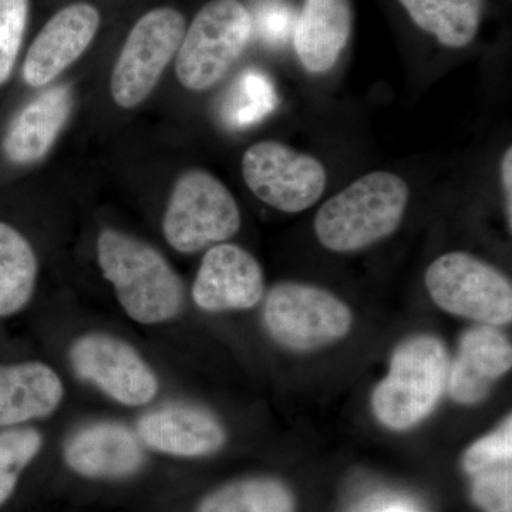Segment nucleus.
<instances>
[{
	"instance_id": "obj_9",
	"label": "nucleus",
	"mask_w": 512,
	"mask_h": 512,
	"mask_svg": "<svg viewBox=\"0 0 512 512\" xmlns=\"http://www.w3.org/2000/svg\"><path fill=\"white\" fill-rule=\"evenodd\" d=\"M242 177L258 200L286 214H298L322 198L325 165L275 140L252 144L242 157Z\"/></svg>"
},
{
	"instance_id": "obj_20",
	"label": "nucleus",
	"mask_w": 512,
	"mask_h": 512,
	"mask_svg": "<svg viewBox=\"0 0 512 512\" xmlns=\"http://www.w3.org/2000/svg\"><path fill=\"white\" fill-rule=\"evenodd\" d=\"M39 262L29 239L0 221V319L18 315L35 295Z\"/></svg>"
},
{
	"instance_id": "obj_22",
	"label": "nucleus",
	"mask_w": 512,
	"mask_h": 512,
	"mask_svg": "<svg viewBox=\"0 0 512 512\" xmlns=\"http://www.w3.org/2000/svg\"><path fill=\"white\" fill-rule=\"evenodd\" d=\"M274 87L265 74L247 70L232 84L224 104V117L231 127L254 126L276 107Z\"/></svg>"
},
{
	"instance_id": "obj_5",
	"label": "nucleus",
	"mask_w": 512,
	"mask_h": 512,
	"mask_svg": "<svg viewBox=\"0 0 512 512\" xmlns=\"http://www.w3.org/2000/svg\"><path fill=\"white\" fill-rule=\"evenodd\" d=\"M447 369L446 349L439 339L419 336L403 343L394 353L389 375L373 393L380 423L406 430L426 419L443 394Z\"/></svg>"
},
{
	"instance_id": "obj_11",
	"label": "nucleus",
	"mask_w": 512,
	"mask_h": 512,
	"mask_svg": "<svg viewBox=\"0 0 512 512\" xmlns=\"http://www.w3.org/2000/svg\"><path fill=\"white\" fill-rule=\"evenodd\" d=\"M191 293L204 312L248 311L264 298V271L247 249L228 242L214 245L202 258Z\"/></svg>"
},
{
	"instance_id": "obj_8",
	"label": "nucleus",
	"mask_w": 512,
	"mask_h": 512,
	"mask_svg": "<svg viewBox=\"0 0 512 512\" xmlns=\"http://www.w3.org/2000/svg\"><path fill=\"white\" fill-rule=\"evenodd\" d=\"M269 335L292 350H313L348 335L352 313L345 302L319 286L284 282L266 296Z\"/></svg>"
},
{
	"instance_id": "obj_1",
	"label": "nucleus",
	"mask_w": 512,
	"mask_h": 512,
	"mask_svg": "<svg viewBox=\"0 0 512 512\" xmlns=\"http://www.w3.org/2000/svg\"><path fill=\"white\" fill-rule=\"evenodd\" d=\"M97 262L126 315L140 325H164L184 308L180 276L158 249L113 228L97 237Z\"/></svg>"
},
{
	"instance_id": "obj_15",
	"label": "nucleus",
	"mask_w": 512,
	"mask_h": 512,
	"mask_svg": "<svg viewBox=\"0 0 512 512\" xmlns=\"http://www.w3.org/2000/svg\"><path fill=\"white\" fill-rule=\"evenodd\" d=\"M63 397L62 377L47 363L29 360L0 365V429L49 417Z\"/></svg>"
},
{
	"instance_id": "obj_25",
	"label": "nucleus",
	"mask_w": 512,
	"mask_h": 512,
	"mask_svg": "<svg viewBox=\"0 0 512 512\" xmlns=\"http://www.w3.org/2000/svg\"><path fill=\"white\" fill-rule=\"evenodd\" d=\"M512 421L511 416L493 433L478 440L468 448L463 457V467L471 476L491 470V468L511 464Z\"/></svg>"
},
{
	"instance_id": "obj_27",
	"label": "nucleus",
	"mask_w": 512,
	"mask_h": 512,
	"mask_svg": "<svg viewBox=\"0 0 512 512\" xmlns=\"http://www.w3.org/2000/svg\"><path fill=\"white\" fill-rule=\"evenodd\" d=\"M261 35L269 42H281L293 28L292 12L285 6L266 5L261 9L258 18Z\"/></svg>"
},
{
	"instance_id": "obj_28",
	"label": "nucleus",
	"mask_w": 512,
	"mask_h": 512,
	"mask_svg": "<svg viewBox=\"0 0 512 512\" xmlns=\"http://www.w3.org/2000/svg\"><path fill=\"white\" fill-rule=\"evenodd\" d=\"M501 185H503L505 214L508 227L512 225V148H508L501 161Z\"/></svg>"
},
{
	"instance_id": "obj_13",
	"label": "nucleus",
	"mask_w": 512,
	"mask_h": 512,
	"mask_svg": "<svg viewBox=\"0 0 512 512\" xmlns=\"http://www.w3.org/2000/svg\"><path fill=\"white\" fill-rule=\"evenodd\" d=\"M66 466L77 476L117 480L138 473L146 451L137 433L116 421H99L74 431L63 448Z\"/></svg>"
},
{
	"instance_id": "obj_17",
	"label": "nucleus",
	"mask_w": 512,
	"mask_h": 512,
	"mask_svg": "<svg viewBox=\"0 0 512 512\" xmlns=\"http://www.w3.org/2000/svg\"><path fill=\"white\" fill-rule=\"evenodd\" d=\"M350 0H305L293 30V46L309 73H328L338 63L352 32Z\"/></svg>"
},
{
	"instance_id": "obj_2",
	"label": "nucleus",
	"mask_w": 512,
	"mask_h": 512,
	"mask_svg": "<svg viewBox=\"0 0 512 512\" xmlns=\"http://www.w3.org/2000/svg\"><path fill=\"white\" fill-rule=\"evenodd\" d=\"M409 198V185L400 175L382 170L363 175L320 207L313 224L316 237L329 251H362L400 227Z\"/></svg>"
},
{
	"instance_id": "obj_23",
	"label": "nucleus",
	"mask_w": 512,
	"mask_h": 512,
	"mask_svg": "<svg viewBox=\"0 0 512 512\" xmlns=\"http://www.w3.org/2000/svg\"><path fill=\"white\" fill-rule=\"evenodd\" d=\"M42 447V433L35 427L0 429V508L9 503L20 477L39 456Z\"/></svg>"
},
{
	"instance_id": "obj_7",
	"label": "nucleus",
	"mask_w": 512,
	"mask_h": 512,
	"mask_svg": "<svg viewBox=\"0 0 512 512\" xmlns=\"http://www.w3.org/2000/svg\"><path fill=\"white\" fill-rule=\"evenodd\" d=\"M185 30L184 16L173 8L153 9L137 20L111 73L110 93L120 109H136L151 96L177 56Z\"/></svg>"
},
{
	"instance_id": "obj_12",
	"label": "nucleus",
	"mask_w": 512,
	"mask_h": 512,
	"mask_svg": "<svg viewBox=\"0 0 512 512\" xmlns=\"http://www.w3.org/2000/svg\"><path fill=\"white\" fill-rule=\"evenodd\" d=\"M99 26V10L90 3L59 10L29 47L22 70L25 83L35 89L52 83L92 45Z\"/></svg>"
},
{
	"instance_id": "obj_24",
	"label": "nucleus",
	"mask_w": 512,
	"mask_h": 512,
	"mask_svg": "<svg viewBox=\"0 0 512 512\" xmlns=\"http://www.w3.org/2000/svg\"><path fill=\"white\" fill-rule=\"evenodd\" d=\"M28 15L29 0H0V86L9 82L15 69Z\"/></svg>"
},
{
	"instance_id": "obj_16",
	"label": "nucleus",
	"mask_w": 512,
	"mask_h": 512,
	"mask_svg": "<svg viewBox=\"0 0 512 512\" xmlns=\"http://www.w3.org/2000/svg\"><path fill=\"white\" fill-rule=\"evenodd\" d=\"M73 109L69 86L45 90L29 101L12 120L5 138L3 153L18 165L35 164L52 150Z\"/></svg>"
},
{
	"instance_id": "obj_21",
	"label": "nucleus",
	"mask_w": 512,
	"mask_h": 512,
	"mask_svg": "<svg viewBox=\"0 0 512 512\" xmlns=\"http://www.w3.org/2000/svg\"><path fill=\"white\" fill-rule=\"evenodd\" d=\"M197 512H295L289 488L274 478L232 481L208 494Z\"/></svg>"
},
{
	"instance_id": "obj_18",
	"label": "nucleus",
	"mask_w": 512,
	"mask_h": 512,
	"mask_svg": "<svg viewBox=\"0 0 512 512\" xmlns=\"http://www.w3.org/2000/svg\"><path fill=\"white\" fill-rule=\"evenodd\" d=\"M511 365V343L503 333L493 326L471 329L461 340L460 352L448 376L451 396L461 404L481 402Z\"/></svg>"
},
{
	"instance_id": "obj_10",
	"label": "nucleus",
	"mask_w": 512,
	"mask_h": 512,
	"mask_svg": "<svg viewBox=\"0 0 512 512\" xmlns=\"http://www.w3.org/2000/svg\"><path fill=\"white\" fill-rule=\"evenodd\" d=\"M69 360L77 377L121 406H147L160 392L153 367L133 345L109 333H86L74 340Z\"/></svg>"
},
{
	"instance_id": "obj_26",
	"label": "nucleus",
	"mask_w": 512,
	"mask_h": 512,
	"mask_svg": "<svg viewBox=\"0 0 512 512\" xmlns=\"http://www.w3.org/2000/svg\"><path fill=\"white\" fill-rule=\"evenodd\" d=\"M473 500L484 512H512L511 464L476 474Z\"/></svg>"
},
{
	"instance_id": "obj_6",
	"label": "nucleus",
	"mask_w": 512,
	"mask_h": 512,
	"mask_svg": "<svg viewBox=\"0 0 512 512\" xmlns=\"http://www.w3.org/2000/svg\"><path fill=\"white\" fill-rule=\"evenodd\" d=\"M426 288L440 309L487 326L507 325L512 319L510 279L468 252L439 256L427 268Z\"/></svg>"
},
{
	"instance_id": "obj_4",
	"label": "nucleus",
	"mask_w": 512,
	"mask_h": 512,
	"mask_svg": "<svg viewBox=\"0 0 512 512\" xmlns=\"http://www.w3.org/2000/svg\"><path fill=\"white\" fill-rule=\"evenodd\" d=\"M241 210L220 178L200 168L175 181L163 218L165 241L180 254H197L238 234Z\"/></svg>"
},
{
	"instance_id": "obj_19",
	"label": "nucleus",
	"mask_w": 512,
	"mask_h": 512,
	"mask_svg": "<svg viewBox=\"0 0 512 512\" xmlns=\"http://www.w3.org/2000/svg\"><path fill=\"white\" fill-rule=\"evenodd\" d=\"M417 28L441 46L463 49L474 42L485 0H399Z\"/></svg>"
},
{
	"instance_id": "obj_14",
	"label": "nucleus",
	"mask_w": 512,
	"mask_h": 512,
	"mask_svg": "<svg viewBox=\"0 0 512 512\" xmlns=\"http://www.w3.org/2000/svg\"><path fill=\"white\" fill-rule=\"evenodd\" d=\"M144 447L180 458L211 456L227 441L224 427L207 410L185 403H170L144 413L137 423Z\"/></svg>"
},
{
	"instance_id": "obj_3",
	"label": "nucleus",
	"mask_w": 512,
	"mask_h": 512,
	"mask_svg": "<svg viewBox=\"0 0 512 512\" xmlns=\"http://www.w3.org/2000/svg\"><path fill=\"white\" fill-rule=\"evenodd\" d=\"M254 32L251 13L239 0H211L185 30L175 56L184 89L204 93L227 77L244 55Z\"/></svg>"
}]
</instances>
